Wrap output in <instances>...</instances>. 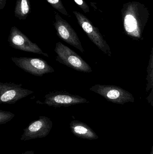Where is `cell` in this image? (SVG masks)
Segmentation results:
<instances>
[{
    "label": "cell",
    "mask_w": 153,
    "mask_h": 154,
    "mask_svg": "<svg viewBox=\"0 0 153 154\" xmlns=\"http://www.w3.org/2000/svg\"><path fill=\"white\" fill-rule=\"evenodd\" d=\"M121 13L125 34L136 40L142 39L144 30L150 18L148 8L139 2H128L123 5Z\"/></svg>",
    "instance_id": "1"
},
{
    "label": "cell",
    "mask_w": 153,
    "mask_h": 154,
    "mask_svg": "<svg viewBox=\"0 0 153 154\" xmlns=\"http://www.w3.org/2000/svg\"><path fill=\"white\" fill-rule=\"evenodd\" d=\"M54 51L57 54L56 60L61 64L79 72H92L91 67L80 55L60 42H57Z\"/></svg>",
    "instance_id": "2"
},
{
    "label": "cell",
    "mask_w": 153,
    "mask_h": 154,
    "mask_svg": "<svg viewBox=\"0 0 153 154\" xmlns=\"http://www.w3.org/2000/svg\"><path fill=\"white\" fill-rule=\"evenodd\" d=\"M90 90L115 104L124 105L135 101L134 97L129 91L115 85L95 84L90 88Z\"/></svg>",
    "instance_id": "3"
},
{
    "label": "cell",
    "mask_w": 153,
    "mask_h": 154,
    "mask_svg": "<svg viewBox=\"0 0 153 154\" xmlns=\"http://www.w3.org/2000/svg\"><path fill=\"white\" fill-rule=\"evenodd\" d=\"M73 13L77 19L78 24L90 39L103 53L109 57H111L110 47L104 39L99 29L95 27L87 17L80 12L73 11Z\"/></svg>",
    "instance_id": "4"
},
{
    "label": "cell",
    "mask_w": 153,
    "mask_h": 154,
    "mask_svg": "<svg viewBox=\"0 0 153 154\" xmlns=\"http://www.w3.org/2000/svg\"><path fill=\"white\" fill-rule=\"evenodd\" d=\"M11 59L18 67L36 76L41 77L45 74L54 72L53 68L43 59L14 57Z\"/></svg>",
    "instance_id": "5"
},
{
    "label": "cell",
    "mask_w": 153,
    "mask_h": 154,
    "mask_svg": "<svg viewBox=\"0 0 153 154\" xmlns=\"http://www.w3.org/2000/svg\"><path fill=\"white\" fill-rule=\"evenodd\" d=\"M44 104L54 107H66L78 104L90 103L86 98L65 91H54L45 96Z\"/></svg>",
    "instance_id": "6"
},
{
    "label": "cell",
    "mask_w": 153,
    "mask_h": 154,
    "mask_svg": "<svg viewBox=\"0 0 153 154\" xmlns=\"http://www.w3.org/2000/svg\"><path fill=\"white\" fill-rule=\"evenodd\" d=\"M8 42L10 46L15 49L25 52L40 54L49 57L47 53L43 52L36 43L32 42L15 26L11 28Z\"/></svg>",
    "instance_id": "7"
},
{
    "label": "cell",
    "mask_w": 153,
    "mask_h": 154,
    "mask_svg": "<svg viewBox=\"0 0 153 154\" xmlns=\"http://www.w3.org/2000/svg\"><path fill=\"white\" fill-rule=\"evenodd\" d=\"M55 19V22L54 23V26L57 36L65 42L73 46L81 53H84V50L79 37L71 25L58 14L56 13Z\"/></svg>",
    "instance_id": "8"
},
{
    "label": "cell",
    "mask_w": 153,
    "mask_h": 154,
    "mask_svg": "<svg viewBox=\"0 0 153 154\" xmlns=\"http://www.w3.org/2000/svg\"><path fill=\"white\" fill-rule=\"evenodd\" d=\"M22 84L0 82V104H13L34 93L22 87Z\"/></svg>",
    "instance_id": "9"
},
{
    "label": "cell",
    "mask_w": 153,
    "mask_h": 154,
    "mask_svg": "<svg viewBox=\"0 0 153 154\" xmlns=\"http://www.w3.org/2000/svg\"><path fill=\"white\" fill-rule=\"evenodd\" d=\"M53 123L50 119L46 116H40L38 119L31 122L24 129L21 140L27 141L31 139L41 138L46 136L52 128Z\"/></svg>",
    "instance_id": "10"
},
{
    "label": "cell",
    "mask_w": 153,
    "mask_h": 154,
    "mask_svg": "<svg viewBox=\"0 0 153 154\" xmlns=\"http://www.w3.org/2000/svg\"><path fill=\"white\" fill-rule=\"evenodd\" d=\"M72 133L80 138L88 140H95L99 138L96 133L86 124L78 121L73 120L70 124Z\"/></svg>",
    "instance_id": "11"
},
{
    "label": "cell",
    "mask_w": 153,
    "mask_h": 154,
    "mask_svg": "<svg viewBox=\"0 0 153 154\" xmlns=\"http://www.w3.org/2000/svg\"><path fill=\"white\" fill-rule=\"evenodd\" d=\"M146 80V91L147 93H149L146 99L148 103L153 107V46L147 66Z\"/></svg>",
    "instance_id": "12"
},
{
    "label": "cell",
    "mask_w": 153,
    "mask_h": 154,
    "mask_svg": "<svg viewBox=\"0 0 153 154\" xmlns=\"http://www.w3.org/2000/svg\"><path fill=\"white\" fill-rule=\"evenodd\" d=\"M31 12L30 0H17L14 16L20 20H25Z\"/></svg>",
    "instance_id": "13"
},
{
    "label": "cell",
    "mask_w": 153,
    "mask_h": 154,
    "mask_svg": "<svg viewBox=\"0 0 153 154\" xmlns=\"http://www.w3.org/2000/svg\"><path fill=\"white\" fill-rule=\"evenodd\" d=\"M53 8L57 10L66 16H69L68 12L65 8L62 2V0H46Z\"/></svg>",
    "instance_id": "14"
},
{
    "label": "cell",
    "mask_w": 153,
    "mask_h": 154,
    "mask_svg": "<svg viewBox=\"0 0 153 154\" xmlns=\"http://www.w3.org/2000/svg\"><path fill=\"white\" fill-rule=\"evenodd\" d=\"M15 115L10 111H4L2 109L0 110V124H5L7 122L10 121Z\"/></svg>",
    "instance_id": "15"
},
{
    "label": "cell",
    "mask_w": 153,
    "mask_h": 154,
    "mask_svg": "<svg viewBox=\"0 0 153 154\" xmlns=\"http://www.w3.org/2000/svg\"><path fill=\"white\" fill-rule=\"evenodd\" d=\"M85 13L90 12V7L84 0H73Z\"/></svg>",
    "instance_id": "16"
},
{
    "label": "cell",
    "mask_w": 153,
    "mask_h": 154,
    "mask_svg": "<svg viewBox=\"0 0 153 154\" xmlns=\"http://www.w3.org/2000/svg\"><path fill=\"white\" fill-rule=\"evenodd\" d=\"M7 0H0V10H3L5 6Z\"/></svg>",
    "instance_id": "17"
},
{
    "label": "cell",
    "mask_w": 153,
    "mask_h": 154,
    "mask_svg": "<svg viewBox=\"0 0 153 154\" xmlns=\"http://www.w3.org/2000/svg\"><path fill=\"white\" fill-rule=\"evenodd\" d=\"M22 154H34V152L32 151H28Z\"/></svg>",
    "instance_id": "18"
},
{
    "label": "cell",
    "mask_w": 153,
    "mask_h": 154,
    "mask_svg": "<svg viewBox=\"0 0 153 154\" xmlns=\"http://www.w3.org/2000/svg\"><path fill=\"white\" fill-rule=\"evenodd\" d=\"M151 154H153V151H152V152H151Z\"/></svg>",
    "instance_id": "19"
},
{
    "label": "cell",
    "mask_w": 153,
    "mask_h": 154,
    "mask_svg": "<svg viewBox=\"0 0 153 154\" xmlns=\"http://www.w3.org/2000/svg\"><path fill=\"white\" fill-rule=\"evenodd\" d=\"M152 151H153V146H152Z\"/></svg>",
    "instance_id": "20"
}]
</instances>
